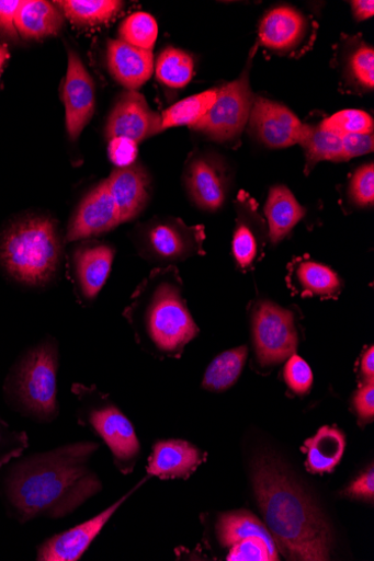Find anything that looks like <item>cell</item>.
<instances>
[{
	"instance_id": "cell-1",
	"label": "cell",
	"mask_w": 374,
	"mask_h": 561,
	"mask_svg": "<svg viewBox=\"0 0 374 561\" xmlns=\"http://www.w3.org/2000/svg\"><path fill=\"white\" fill-rule=\"evenodd\" d=\"M99 448L98 442L79 440L29 455L13 463L2 483L9 516L26 524L38 518L58 520L73 515L103 489L91 466Z\"/></svg>"
},
{
	"instance_id": "cell-2",
	"label": "cell",
	"mask_w": 374,
	"mask_h": 561,
	"mask_svg": "<svg viewBox=\"0 0 374 561\" xmlns=\"http://www.w3.org/2000/svg\"><path fill=\"white\" fill-rule=\"evenodd\" d=\"M252 485L263 518L288 560H329L331 528L277 457L258 455L252 466Z\"/></svg>"
},
{
	"instance_id": "cell-3",
	"label": "cell",
	"mask_w": 374,
	"mask_h": 561,
	"mask_svg": "<svg viewBox=\"0 0 374 561\" xmlns=\"http://www.w3.org/2000/svg\"><path fill=\"white\" fill-rule=\"evenodd\" d=\"M175 266L154 270L136 288L125 318L138 343L159 358H180L199 335Z\"/></svg>"
},
{
	"instance_id": "cell-4",
	"label": "cell",
	"mask_w": 374,
	"mask_h": 561,
	"mask_svg": "<svg viewBox=\"0 0 374 561\" xmlns=\"http://www.w3.org/2000/svg\"><path fill=\"white\" fill-rule=\"evenodd\" d=\"M63 260L57 222L45 216L14 221L0 236V266L16 283L43 288L55 280Z\"/></svg>"
},
{
	"instance_id": "cell-5",
	"label": "cell",
	"mask_w": 374,
	"mask_h": 561,
	"mask_svg": "<svg viewBox=\"0 0 374 561\" xmlns=\"http://www.w3.org/2000/svg\"><path fill=\"white\" fill-rule=\"evenodd\" d=\"M58 341L46 336L24 352L12 367L4 394L13 411L37 424L49 425L60 415Z\"/></svg>"
},
{
	"instance_id": "cell-6",
	"label": "cell",
	"mask_w": 374,
	"mask_h": 561,
	"mask_svg": "<svg viewBox=\"0 0 374 561\" xmlns=\"http://www.w3.org/2000/svg\"><path fill=\"white\" fill-rule=\"evenodd\" d=\"M71 391L77 399L79 426L89 430L110 448L117 470L131 473L140 454V444L131 421L111 397L94 385L73 383Z\"/></svg>"
},
{
	"instance_id": "cell-7",
	"label": "cell",
	"mask_w": 374,
	"mask_h": 561,
	"mask_svg": "<svg viewBox=\"0 0 374 561\" xmlns=\"http://www.w3.org/2000/svg\"><path fill=\"white\" fill-rule=\"evenodd\" d=\"M135 236L140 256L151 263L172 266L205 253L204 227L188 226L181 219H154L139 226Z\"/></svg>"
},
{
	"instance_id": "cell-8",
	"label": "cell",
	"mask_w": 374,
	"mask_h": 561,
	"mask_svg": "<svg viewBox=\"0 0 374 561\" xmlns=\"http://www.w3.org/2000/svg\"><path fill=\"white\" fill-rule=\"evenodd\" d=\"M249 67L248 65L238 79L219 88L215 105L200 122L190 127L192 130L223 144L233 142L240 137L248 126L254 100Z\"/></svg>"
},
{
	"instance_id": "cell-9",
	"label": "cell",
	"mask_w": 374,
	"mask_h": 561,
	"mask_svg": "<svg viewBox=\"0 0 374 561\" xmlns=\"http://www.w3.org/2000/svg\"><path fill=\"white\" fill-rule=\"evenodd\" d=\"M252 336L259 365H281L297 350L295 317L271 300H260L252 311Z\"/></svg>"
},
{
	"instance_id": "cell-10",
	"label": "cell",
	"mask_w": 374,
	"mask_h": 561,
	"mask_svg": "<svg viewBox=\"0 0 374 561\" xmlns=\"http://www.w3.org/2000/svg\"><path fill=\"white\" fill-rule=\"evenodd\" d=\"M184 186L195 207L206 213L223 209L231 186V173L226 161L213 152L193 156L186 163Z\"/></svg>"
},
{
	"instance_id": "cell-11",
	"label": "cell",
	"mask_w": 374,
	"mask_h": 561,
	"mask_svg": "<svg viewBox=\"0 0 374 561\" xmlns=\"http://www.w3.org/2000/svg\"><path fill=\"white\" fill-rule=\"evenodd\" d=\"M140 481L134 489L123 495L94 516L93 518L43 541L36 554L38 561H78L89 549L91 543L100 535L106 524L111 522L120 507L132 496L145 482Z\"/></svg>"
},
{
	"instance_id": "cell-12",
	"label": "cell",
	"mask_w": 374,
	"mask_h": 561,
	"mask_svg": "<svg viewBox=\"0 0 374 561\" xmlns=\"http://www.w3.org/2000/svg\"><path fill=\"white\" fill-rule=\"evenodd\" d=\"M116 250L111 244L87 242L75 249L68 276L80 304L93 302L111 275Z\"/></svg>"
},
{
	"instance_id": "cell-13",
	"label": "cell",
	"mask_w": 374,
	"mask_h": 561,
	"mask_svg": "<svg viewBox=\"0 0 374 561\" xmlns=\"http://www.w3.org/2000/svg\"><path fill=\"white\" fill-rule=\"evenodd\" d=\"M248 128L263 146L281 149L299 144L304 123L280 102L254 95Z\"/></svg>"
},
{
	"instance_id": "cell-14",
	"label": "cell",
	"mask_w": 374,
	"mask_h": 561,
	"mask_svg": "<svg viewBox=\"0 0 374 561\" xmlns=\"http://www.w3.org/2000/svg\"><path fill=\"white\" fill-rule=\"evenodd\" d=\"M121 214L109 184L102 181L80 202L73 214L66 234L67 242H76L117 228Z\"/></svg>"
},
{
	"instance_id": "cell-15",
	"label": "cell",
	"mask_w": 374,
	"mask_h": 561,
	"mask_svg": "<svg viewBox=\"0 0 374 561\" xmlns=\"http://www.w3.org/2000/svg\"><path fill=\"white\" fill-rule=\"evenodd\" d=\"M237 221L233 239V254L238 267L252 270L262 259L269 228L258 211V204L246 191H240L237 201Z\"/></svg>"
},
{
	"instance_id": "cell-16",
	"label": "cell",
	"mask_w": 374,
	"mask_h": 561,
	"mask_svg": "<svg viewBox=\"0 0 374 561\" xmlns=\"http://www.w3.org/2000/svg\"><path fill=\"white\" fill-rule=\"evenodd\" d=\"M163 131L162 116L150 110L143 94L127 91L117 100L105 126L111 140L124 137L137 144Z\"/></svg>"
},
{
	"instance_id": "cell-17",
	"label": "cell",
	"mask_w": 374,
	"mask_h": 561,
	"mask_svg": "<svg viewBox=\"0 0 374 561\" xmlns=\"http://www.w3.org/2000/svg\"><path fill=\"white\" fill-rule=\"evenodd\" d=\"M69 62L63 99L69 136L77 140L93 117L95 110L94 82L75 49L68 50Z\"/></svg>"
},
{
	"instance_id": "cell-18",
	"label": "cell",
	"mask_w": 374,
	"mask_h": 561,
	"mask_svg": "<svg viewBox=\"0 0 374 561\" xmlns=\"http://www.w3.org/2000/svg\"><path fill=\"white\" fill-rule=\"evenodd\" d=\"M309 31L307 18L292 7H277L267 12L258 28L259 44L286 55L299 47Z\"/></svg>"
},
{
	"instance_id": "cell-19",
	"label": "cell",
	"mask_w": 374,
	"mask_h": 561,
	"mask_svg": "<svg viewBox=\"0 0 374 561\" xmlns=\"http://www.w3.org/2000/svg\"><path fill=\"white\" fill-rule=\"evenodd\" d=\"M204 462V454L181 439L159 440L152 447L147 473L160 480H186Z\"/></svg>"
},
{
	"instance_id": "cell-20",
	"label": "cell",
	"mask_w": 374,
	"mask_h": 561,
	"mask_svg": "<svg viewBox=\"0 0 374 561\" xmlns=\"http://www.w3.org/2000/svg\"><path fill=\"white\" fill-rule=\"evenodd\" d=\"M105 181L117 203L122 224L136 219L146 209L150 199L151 180L144 167L135 163L117 168Z\"/></svg>"
},
{
	"instance_id": "cell-21",
	"label": "cell",
	"mask_w": 374,
	"mask_h": 561,
	"mask_svg": "<svg viewBox=\"0 0 374 561\" xmlns=\"http://www.w3.org/2000/svg\"><path fill=\"white\" fill-rule=\"evenodd\" d=\"M106 64L113 78L128 91L141 88L152 76V50L135 47L122 39L106 45Z\"/></svg>"
},
{
	"instance_id": "cell-22",
	"label": "cell",
	"mask_w": 374,
	"mask_h": 561,
	"mask_svg": "<svg viewBox=\"0 0 374 561\" xmlns=\"http://www.w3.org/2000/svg\"><path fill=\"white\" fill-rule=\"evenodd\" d=\"M287 285L293 294L303 297H338L343 288L342 279L332 268L306 259L295 260L290 265Z\"/></svg>"
},
{
	"instance_id": "cell-23",
	"label": "cell",
	"mask_w": 374,
	"mask_h": 561,
	"mask_svg": "<svg viewBox=\"0 0 374 561\" xmlns=\"http://www.w3.org/2000/svg\"><path fill=\"white\" fill-rule=\"evenodd\" d=\"M263 211L273 244L282 242L306 215V209L285 185L271 188Z\"/></svg>"
},
{
	"instance_id": "cell-24",
	"label": "cell",
	"mask_w": 374,
	"mask_h": 561,
	"mask_svg": "<svg viewBox=\"0 0 374 561\" xmlns=\"http://www.w3.org/2000/svg\"><path fill=\"white\" fill-rule=\"evenodd\" d=\"M65 24L60 9L43 0H25L16 16L18 33L26 39H42L58 34Z\"/></svg>"
},
{
	"instance_id": "cell-25",
	"label": "cell",
	"mask_w": 374,
	"mask_h": 561,
	"mask_svg": "<svg viewBox=\"0 0 374 561\" xmlns=\"http://www.w3.org/2000/svg\"><path fill=\"white\" fill-rule=\"evenodd\" d=\"M345 449L343 433L335 427L325 426L304 443L306 469L313 474L331 473L341 462Z\"/></svg>"
},
{
	"instance_id": "cell-26",
	"label": "cell",
	"mask_w": 374,
	"mask_h": 561,
	"mask_svg": "<svg viewBox=\"0 0 374 561\" xmlns=\"http://www.w3.org/2000/svg\"><path fill=\"white\" fill-rule=\"evenodd\" d=\"M298 145L304 149L306 174L320 162H344L342 137L320 128L319 125L304 124Z\"/></svg>"
},
{
	"instance_id": "cell-27",
	"label": "cell",
	"mask_w": 374,
	"mask_h": 561,
	"mask_svg": "<svg viewBox=\"0 0 374 561\" xmlns=\"http://www.w3.org/2000/svg\"><path fill=\"white\" fill-rule=\"evenodd\" d=\"M216 530L219 542L226 548H233L236 545L253 539L275 542L271 533L267 530L257 517L248 512L222 515Z\"/></svg>"
},
{
	"instance_id": "cell-28",
	"label": "cell",
	"mask_w": 374,
	"mask_h": 561,
	"mask_svg": "<svg viewBox=\"0 0 374 561\" xmlns=\"http://www.w3.org/2000/svg\"><path fill=\"white\" fill-rule=\"evenodd\" d=\"M55 4L68 20L80 26L109 23L124 7L117 0H64Z\"/></svg>"
},
{
	"instance_id": "cell-29",
	"label": "cell",
	"mask_w": 374,
	"mask_h": 561,
	"mask_svg": "<svg viewBox=\"0 0 374 561\" xmlns=\"http://www.w3.org/2000/svg\"><path fill=\"white\" fill-rule=\"evenodd\" d=\"M248 355L247 346H240L222 353L207 367L202 387L208 391H225L240 377Z\"/></svg>"
},
{
	"instance_id": "cell-30",
	"label": "cell",
	"mask_w": 374,
	"mask_h": 561,
	"mask_svg": "<svg viewBox=\"0 0 374 561\" xmlns=\"http://www.w3.org/2000/svg\"><path fill=\"white\" fill-rule=\"evenodd\" d=\"M219 88H212L185 98L168 108L162 115L163 130L179 126H189L200 122L215 105Z\"/></svg>"
},
{
	"instance_id": "cell-31",
	"label": "cell",
	"mask_w": 374,
	"mask_h": 561,
	"mask_svg": "<svg viewBox=\"0 0 374 561\" xmlns=\"http://www.w3.org/2000/svg\"><path fill=\"white\" fill-rule=\"evenodd\" d=\"M155 70L159 82L180 89L184 88L192 80L194 76V60L185 50L168 47L159 55Z\"/></svg>"
},
{
	"instance_id": "cell-32",
	"label": "cell",
	"mask_w": 374,
	"mask_h": 561,
	"mask_svg": "<svg viewBox=\"0 0 374 561\" xmlns=\"http://www.w3.org/2000/svg\"><path fill=\"white\" fill-rule=\"evenodd\" d=\"M343 76L347 81L362 91L374 88V49L364 42H356L343 61Z\"/></svg>"
},
{
	"instance_id": "cell-33",
	"label": "cell",
	"mask_w": 374,
	"mask_h": 561,
	"mask_svg": "<svg viewBox=\"0 0 374 561\" xmlns=\"http://www.w3.org/2000/svg\"><path fill=\"white\" fill-rule=\"evenodd\" d=\"M120 36L135 47L152 50L158 36L156 20L148 13H134L122 23Z\"/></svg>"
},
{
	"instance_id": "cell-34",
	"label": "cell",
	"mask_w": 374,
	"mask_h": 561,
	"mask_svg": "<svg viewBox=\"0 0 374 561\" xmlns=\"http://www.w3.org/2000/svg\"><path fill=\"white\" fill-rule=\"evenodd\" d=\"M319 127L340 137L354 134H373V118L359 110H345L320 122Z\"/></svg>"
},
{
	"instance_id": "cell-35",
	"label": "cell",
	"mask_w": 374,
	"mask_h": 561,
	"mask_svg": "<svg viewBox=\"0 0 374 561\" xmlns=\"http://www.w3.org/2000/svg\"><path fill=\"white\" fill-rule=\"evenodd\" d=\"M349 198L358 208H372L374 203V167L370 162L359 168L350 180Z\"/></svg>"
},
{
	"instance_id": "cell-36",
	"label": "cell",
	"mask_w": 374,
	"mask_h": 561,
	"mask_svg": "<svg viewBox=\"0 0 374 561\" xmlns=\"http://www.w3.org/2000/svg\"><path fill=\"white\" fill-rule=\"evenodd\" d=\"M284 377L287 386L297 394H305L313 385V374L305 360L293 354L288 359Z\"/></svg>"
},
{
	"instance_id": "cell-37",
	"label": "cell",
	"mask_w": 374,
	"mask_h": 561,
	"mask_svg": "<svg viewBox=\"0 0 374 561\" xmlns=\"http://www.w3.org/2000/svg\"><path fill=\"white\" fill-rule=\"evenodd\" d=\"M27 445L25 433L11 432L5 424L0 422V467L19 456Z\"/></svg>"
},
{
	"instance_id": "cell-38",
	"label": "cell",
	"mask_w": 374,
	"mask_h": 561,
	"mask_svg": "<svg viewBox=\"0 0 374 561\" xmlns=\"http://www.w3.org/2000/svg\"><path fill=\"white\" fill-rule=\"evenodd\" d=\"M109 156L117 168H127L136 163L138 144L132 139L117 137L110 140Z\"/></svg>"
},
{
	"instance_id": "cell-39",
	"label": "cell",
	"mask_w": 374,
	"mask_h": 561,
	"mask_svg": "<svg viewBox=\"0 0 374 561\" xmlns=\"http://www.w3.org/2000/svg\"><path fill=\"white\" fill-rule=\"evenodd\" d=\"M344 162L370 154L374 149L373 134H354L342 137Z\"/></svg>"
},
{
	"instance_id": "cell-40",
	"label": "cell",
	"mask_w": 374,
	"mask_h": 561,
	"mask_svg": "<svg viewBox=\"0 0 374 561\" xmlns=\"http://www.w3.org/2000/svg\"><path fill=\"white\" fill-rule=\"evenodd\" d=\"M353 405L363 422H371L374 416V381L364 382L353 397Z\"/></svg>"
},
{
	"instance_id": "cell-41",
	"label": "cell",
	"mask_w": 374,
	"mask_h": 561,
	"mask_svg": "<svg viewBox=\"0 0 374 561\" xmlns=\"http://www.w3.org/2000/svg\"><path fill=\"white\" fill-rule=\"evenodd\" d=\"M21 0H0V32L12 38H18L16 16Z\"/></svg>"
},
{
	"instance_id": "cell-42",
	"label": "cell",
	"mask_w": 374,
	"mask_h": 561,
	"mask_svg": "<svg viewBox=\"0 0 374 561\" xmlns=\"http://www.w3.org/2000/svg\"><path fill=\"white\" fill-rule=\"evenodd\" d=\"M349 497L372 501L374 496V471L371 467L359 477L344 492Z\"/></svg>"
},
{
	"instance_id": "cell-43",
	"label": "cell",
	"mask_w": 374,
	"mask_h": 561,
	"mask_svg": "<svg viewBox=\"0 0 374 561\" xmlns=\"http://www.w3.org/2000/svg\"><path fill=\"white\" fill-rule=\"evenodd\" d=\"M352 13L358 22H363L374 15L373 0H353L351 2Z\"/></svg>"
},
{
	"instance_id": "cell-44",
	"label": "cell",
	"mask_w": 374,
	"mask_h": 561,
	"mask_svg": "<svg viewBox=\"0 0 374 561\" xmlns=\"http://www.w3.org/2000/svg\"><path fill=\"white\" fill-rule=\"evenodd\" d=\"M361 374L365 382L374 381V348L370 346L361 358Z\"/></svg>"
},
{
	"instance_id": "cell-45",
	"label": "cell",
	"mask_w": 374,
	"mask_h": 561,
	"mask_svg": "<svg viewBox=\"0 0 374 561\" xmlns=\"http://www.w3.org/2000/svg\"><path fill=\"white\" fill-rule=\"evenodd\" d=\"M10 57L11 55L9 53L8 46L0 44V77H2L3 69Z\"/></svg>"
}]
</instances>
